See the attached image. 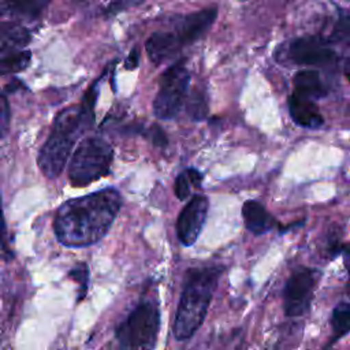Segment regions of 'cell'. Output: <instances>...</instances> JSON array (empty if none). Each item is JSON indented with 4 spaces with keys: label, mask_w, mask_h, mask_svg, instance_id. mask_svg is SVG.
Here are the masks:
<instances>
[{
    "label": "cell",
    "mask_w": 350,
    "mask_h": 350,
    "mask_svg": "<svg viewBox=\"0 0 350 350\" xmlns=\"http://www.w3.org/2000/svg\"><path fill=\"white\" fill-rule=\"evenodd\" d=\"M10 119H11V111H10V103L5 96V92L0 88V138H4L10 129Z\"/></svg>",
    "instance_id": "7402d4cb"
},
{
    "label": "cell",
    "mask_w": 350,
    "mask_h": 350,
    "mask_svg": "<svg viewBox=\"0 0 350 350\" xmlns=\"http://www.w3.org/2000/svg\"><path fill=\"white\" fill-rule=\"evenodd\" d=\"M221 271L223 268L216 265L187 271L172 327L178 340H186L193 336L204 323Z\"/></svg>",
    "instance_id": "3957f363"
},
{
    "label": "cell",
    "mask_w": 350,
    "mask_h": 350,
    "mask_svg": "<svg viewBox=\"0 0 350 350\" xmlns=\"http://www.w3.org/2000/svg\"><path fill=\"white\" fill-rule=\"evenodd\" d=\"M208 208H209L208 197L202 194H197V196H193L191 200L182 209L176 220V234L182 245L191 246L197 241L205 224Z\"/></svg>",
    "instance_id": "9c48e42d"
},
{
    "label": "cell",
    "mask_w": 350,
    "mask_h": 350,
    "mask_svg": "<svg viewBox=\"0 0 350 350\" xmlns=\"http://www.w3.org/2000/svg\"><path fill=\"white\" fill-rule=\"evenodd\" d=\"M287 55L294 63L306 66H327L336 57L329 42L320 36L294 38L287 48Z\"/></svg>",
    "instance_id": "ba28073f"
},
{
    "label": "cell",
    "mask_w": 350,
    "mask_h": 350,
    "mask_svg": "<svg viewBox=\"0 0 350 350\" xmlns=\"http://www.w3.org/2000/svg\"><path fill=\"white\" fill-rule=\"evenodd\" d=\"M343 261H345V267L347 269L349 273V293H350V243L343 246Z\"/></svg>",
    "instance_id": "484cf974"
},
{
    "label": "cell",
    "mask_w": 350,
    "mask_h": 350,
    "mask_svg": "<svg viewBox=\"0 0 350 350\" xmlns=\"http://www.w3.org/2000/svg\"><path fill=\"white\" fill-rule=\"evenodd\" d=\"M31 40L30 30L19 22H0V53L26 46Z\"/></svg>",
    "instance_id": "9a60e30c"
},
{
    "label": "cell",
    "mask_w": 350,
    "mask_h": 350,
    "mask_svg": "<svg viewBox=\"0 0 350 350\" xmlns=\"http://www.w3.org/2000/svg\"><path fill=\"white\" fill-rule=\"evenodd\" d=\"M202 182V174L197 171L196 168H186L183 170L175 179L174 183V191L178 200L183 201L190 196L191 187H198Z\"/></svg>",
    "instance_id": "e0dca14e"
},
{
    "label": "cell",
    "mask_w": 350,
    "mask_h": 350,
    "mask_svg": "<svg viewBox=\"0 0 350 350\" xmlns=\"http://www.w3.org/2000/svg\"><path fill=\"white\" fill-rule=\"evenodd\" d=\"M216 16L217 10L215 7L178 16L171 33L175 36L178 44L183 49L186 45H190L205 36V33L213 25Z\"/></svg>",
    "instance_id": "30bf717a"
},
{
    "label": "cell",
    "mask_w": 350,
    "mask_h": 350,
    "mask_svg": "<svg viewBox=\"0 0 350 350\" xmlns=\"http://www.w3.org/2000/svg\"><path fill=\"white\" fill-rule=\"evenodd\" d=\"M186 108L189 115L194 120L204 119L208 113V103H206L205 94L200 90H194L186 101Z\"/></svg>",
    "instance_id": "ffe728a7"
},
{
    "label": "cell",
    "mask_w": 350,
    "mask_h": 350,
    "mask_svg": "<svg viewBox=\"0 0 350 350\" xmlns=\"http://www.w3.org/2000/svg\"><path fill=\"white\" fill-rule=\"evenodd\" d=\"M160 312L154 301H142L119 324L115 336L122 350H154Z\"/></svg>",
    "instance_id": "5b68a950"
},
{
    "label": "cell",
    "mask_w": 350,
    "mask_h": 350,
    "mask_svg": "<svg viewBox=\"0 0 350 350\" xmlns=\"http://www.w3.org/2000/svg\"><path fill=\"white\" fill-rule=\"evenodd\" d=\"M70 278L74 279L79 284V288H81L79 298H83L85 293H86V288H88V279H89V269H88L86 264H83V262L77 264L70 271Z\"/></svg>",
    "instance_id": "603a6c76"
},
{
    "label": "cell",
    "mask_w": 350,
    "mask_h": 350,
    "mask_svg": "<svg viewBox=\"0 0 350 350\" xmlns=\"http://www.w3.org/2000/svg\"><path fill=\"white\" fill-rule=\"evenodd\" d=\"M98 81L92 83L82 103L64 108L56 116L52 131L37 157L38 167L46 178L53 179L62 174L75 141L93 126Z\"/></svg>",
    "instance_id": "7a4b0ae2"
},
{
    "label": "cell",
    "mask_w": 350,
    "mask_h": 350,
    "mask_svg": "<svg viewBox=\"0 0 350 350\" xmlns=\"http://www.w3.org/2000/svg\"><path fill=\"white\" fill-rule=\"evenodd\" d=\"M242 216L246 228L254 235L267 234L278 224L276 219L254 200H249L243 204Z\"/></svg>",
    "instance_id": "4fadbf2b"
},
{
    "label": "cell",
    "mask_w": 350,
    "mask_h": 350,
    "mask_svg": "<svg viewBox=\"0 0 350 350\" xmlns=\"http://www.w3.org/2000/svg\"><path fill=\"white\" fill-rule=\"evenodd\" d=\"M343 71H345V75H346L347 81L350 82V57H347V60L345 63V67H343Z\"/></svg>",
    "instance_id": "4316f807"
},
{
    "label": "cell",
    "mask_w": 350,
    "mask_h": 350,
    "mask_svg": "<svg viewBox=\"0 0 350 350\" xmlns=\"http://www.w3.org/2000/svg\"><path fill=\"white\" fill-rule=\"evenodd\" d=\"M112 146L103 138L92 135L82 139L71 156L68 180L75 187L88 186L111 171Z\"/></svg>",
    "instance_id": "277c9868"
},
{
    "label": "cell",
    "mask_w": 350,
    "mask_h": 350,
    "mask_svg": "<svg viewBox=\"0 0 350 350\" xmlns=\"http://www.w3.org/2000/svg\"><path fill=\"white\" fill-rule=\"evenodd\" d=\"M190 83V72L183 62L168 67L160 78V89L153 101V113L161 120H171L180 112Z\"/></svg>",
    "instance_id": "8992f818"
},
{
    "label": "cell",
    "mask_w": 350,
    "mask_h": 350,
    "mask_svg": "<svg viewBox=\"0 0 350 350\" xmlns=\"http://www.w3.org/2000/svg\"><path fill=\"white\" fill-rule=\"evenodd\" d=\"M180 51L182 48L171 30L156 31L146 40V52L154 64H163L168 62Z\"/></svg>",
    "instance_id": "7c38bea8"
},
{
    "label": "cell",
    "mask_w": 350,
    "mask_h": 350,
    "mask_svg": "<svg viewBox=\"0 0 350 350\" xmlns=\"http://www.w3.org/2000/svg\"><path fill=\"white\" fill-rule=\"evenodd\" d=\"M138 60H139V52H138L137 48H134V49L130 52V55L127 56V59H126V62H124V67H126L127 70H133V68H135V67L138 66Z\"/></svg>",
    "instance_id": "d4e9b609"
},
{
    "label": "cell",
    "mask_w": 350,
    "mask_h": 350,
    "mask_svg": "<svg viewBox=\"0 0 350 350\" xmlns=\"http://www.w3.org/2000/svg\"><path fill=\"white\" fill-rule=\"evenodd\" d=\"M320 271L299 267L287 279L283 290V309L286 316L298 317L309 310Z\"/></svg>",
    "instance_id": "52a82bcc"
},
{
    "label": "cell",
    "mask_w": 350,
    "mask_h": 350,
    "mask_svg": "<svg viewBox=\"0 0 350 350\" xmlns=\"http://www.w3.org/2000/svg\"><path fill=\"white\" fill-rule=\"evenodd\" d=\"M0 249L8 254L10 257H12L11 249L8 246V239H7V226H5V220H4V213H3V206H1V198H0Z\"/></svg>",
    "instance_id": "cb8c5ba5"
},
{
    "label": "cell",
    "mask_w": 350,
    "mask_h": 350,
    "mask_svg": "<svg viewBox=\"0 0 350 350\" xmlns=\"http://www.w3.org/2000/svg\"><path fill=\"white\" fill-rule=\"evenodd\" d=\"M294 88L295 94L312 101L316 98H323L328 93L327 86L316 70H301L295 72Z\"/></svg>",
    "instance_id": "5bb4252c"
},
{
    "label": "cell",
    "mask_w": 350,
    "mask_h": 350,
    "mask_svg": "<svg viewBox=\"0 0 350 350\" xmlns=\"http://www.w3.org/2000/svg\"><path fill=\"white\" fill-rule=\"evenodd\" d=\"M331 40L350 44V14H342L338 18L331 34Z\"/></svg>",
    "instance_id": "44dd1931"
},
{
    "label": "cell",
    "mask_w": 350,
    "mask_h": 350,
    "mask_svg": "<svg viewBox=\"0 0 350 350\" xmlns=\"http://www.w3.org/2000/svg\"><path fill=\"white\" fill-rule=\"evenodd\" d=\"M287 104L293 122L299 127L316 130L323 126V115L320 113L319 107L312 100L293 93L288 97Z\"/></svg>",
    "instance_id": "8fae6325"
},
{
    "label": "cell",
    "mask_w": 350,
    "mask_h": 350,
    "mask_svg": "<svg viewBox=\"0 0 350 350\" xmlns=\"http://www.w3.org/2000/svg\"><path fill=\"white\" fill-rule=\"evenodd\" d=\"M331 327L335 339L350 332V302L338 304L331 314Z\"/></svg>",
    "instance_id": "d6986e66"
},
{
    "label": "cell",
    "mask_w": 350,
    "mask_h": 350,
    "mask_svg": "<svg viewBox=\"0 0 350 350\" xmlns=\"http://www.w3.org/2000/svg\"><path fill=\"white\" fill-rule=\"evenodd\" d=\"M31 60L30 51H16L5 56H0V77L12 75L23 71Z\"/></svg>",
    "instance_id": "ac0fdd59"
},
{
    "label": "cell",
    "mask_w": 350,
    "mask_h": 350,
    "mask_svg": "<svg viewBox=\"0 0 350 350\" xmlns=\"http://www.w3.org/2000/svg\"><path fill=\"white\" fill-rule=\"evenodd\" d=\"M120 206L122 196L113 187L71 198L55 215V235L67 247L90 246L108 232Z\"/></svg>",
    "instance_id": "6da1fadb"
},
{
    "label": "cell",
    "mask_w": 350,
    "mask_h": 350,
    "mask_svg": "<svg viewBox=\"0 0 350 350\" xmlns=\"http://www.w3.org/2000/svg\"><path fill=\"white\" fill-rule=\"evenodd\" d=\"M46 4V1H0V16L36 18Z\"/></svg>",
    "instance_id": "2e32d148"
}]
</instances>
